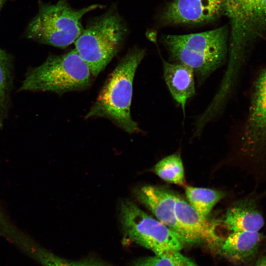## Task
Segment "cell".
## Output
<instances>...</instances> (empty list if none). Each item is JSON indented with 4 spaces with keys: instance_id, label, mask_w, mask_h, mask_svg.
<instances>
[{
    "instance_id": "1",
    "label": "cell",
    "mask_w": 266,
    "mask_h": 266,
    "mask_svg": "<svg viewBox=\"0 0 266 266\" xmlns=\"http://www.w3.org/2000/svg\"><path fill=\"white\" fill-rule=\"evenodd\" d=\"M229 39V28L224 25L199 33L163 34L160 41L170 61L191 68L200 84L225 63Z\"/></svg>"
},
{
    "instance_id": "2",
    "label": "cell",
    "mask_w": 266,
    "mask_h": 266,
    "mask_svg": "<svg viewBox=\"0 0 266 266\" xmlns=\"http://www.w3.org/2000/svg\"><path fill=\"white\" fill-rule=\"evenodd\" d=\"M145 55L139 47L128 52L108 77L86 119L106 118L129 133L140 131L131 116V106L135 73Z\"/></svg>"
},
{
    "instance_id": "3",
    "label": "cell",
    "mask_w": 266,
    "mask_h": 266,
    "mask_svg": "<svg viewBox=\"0 0 266 266\" xmlns=\"http://www.w3.org/2000/svg\"><path fill=\"white\" fill-rule=\"evenodd\" d=\"M128 33L125 20L112 5L88 21L74 42V49L96 76L119 51Z\"/></svg>"
},
{
    "instance_id": "4",
    "label": "cell",
    "mask_w": 266,
    "mask_h": 266,
    "mask_svg": "<svg viewBox=\"0 0 266 266\" xmlns=\"http://www.w3.org/2000/svg\"><path fill=\"white\" fill-rule=\"evenodd\" d=\"M230 22L229 64L224 77L234 80L248 50L266 35V0H224Z\"/></svg>"
},
{
    "instance_id": "5",
    "label": "cell",
    "mask_w": 266,
    "mask_h": 266,
    "mask_svg": "<svg viewBox=\"0 0 266 266\" xmlns=\"http://www.w3.org/2000/svg\"><path fill=\"white\" fill-rule=\"evenodd\" d=\"M90 69L75 49L50 55L41 65L26 73L20 92H51L61 94L83 90L92 80Z\"/></svg>"
},
{
    "instance_id": "6",
    "label": "cell",
    "mask_w": 266,
    "mask_h": 266,
    "mask_svg": "<svg viewBox=\"0 0 266 266\" xmlns=\"http://www.w3.org/2000/svg\"><path fill=\"white\" fill-rule=\"evenodd\" d=\"M102 7L94 4L76 9L71 6L68 0L40 4L38 13L28 27L26 36L41 43L66 48L74 43L82 33L81 20L84 15Z\"/></svg>"
},
{
    "instance_id": "7",
    "label": "cell",
    "mask_w": 266,
    "mask_h": 266,
    "mask_svg": "<svg viewBox=\"0 0 266 266\" xmlns=\"http://www.w3.org/2000/svg\"><path fill=\"white\" fill-rule=\"evenodd\" d=\"M124 237L156 255L180 252L184 243L171 229L128 200L120 204Z\"/></svg>"
},
{
    "instance_id": "8",
    "label": "cell",
    "mask_w": 266,
    "mask_h": 266,
    "mask_svg": "<svg viewBox=\"0 0 266 266\" xmlns=\"http://www.w3.org/2000/svg\"><path fill=\"white\" fill-rule=\"evenodd\" d=\"M225 15L224 0H173L159 16L161 26L197 25L210 22Z\"/></svg>"
},
{
    "instance_id": "9",
    "label": "cell",
    "mask_w": 266,
    "mask_h": 266,
    "mask_svg": "<svg viewBox=\"0 0 266 266\" xmlns=\"http://www.w3.org/2000/svg\"><path fill=\"white\" fill-rule=\"evenodd\" d=\"M251 152H266V69L256 83L243 136Z\"/></svg>"
},
{
    "instance_id": "10",
    "label": "cell",
    "mask_w": 266,
    "mask_h": 266,
    "mask_svg": "<svg viewBox=\"0 0 266 266\" xmlns=\"http://www.w3.org/2000/svg\"><path fill=\"white\" fill-rule=\"evenodd\" d=\"M175 212L186 244L203 242L210 247H219L223 240L217 233L215 225L201 216L189 202L178 195Z\"/></svg>"
},
{
    "instance_id": "11",
    "label": "cell",
    "mask_w": 266,
    "mask_h": 266,
    "mask_svg": "<svg viewBox=\"0 0 266 266\" xmlns=\"http://www.w3.org/2000/svg\"><path fill=\"white\" fill-rule=\"evenodd\" d=\"M138 200L153 213L156 219L171 229L185 244L183 232L177 220L175 204L177 196L172 191L157 186H144L136 190Z\"/></svg>"
},
{
    "instance_id": "12",
    "label": "cell",
    "mask_w": 266,
    "mask_h": 266,
    "mask_svg": "<svg viewBox=\"0 0 266 266\" xmlns=\"http://www.w3.org/2000/svg\"><path fill=\"white\" fill-rule=\"evenodd\" d=\"M224 222L232 232H258L265 225L257 201L252 197L234 203L226 212Z\"/></svg>"
},
{
    "instance_id": "13",
    "label": "cell",
    "mask_w": 266,
    "mask_h": 266,
    "mask_svg": "<svg viewBox=\"0 0 266 266\" xmlns=\"http://www.w3.org/2000/svg\"><path fill=\"white\" fill-rule=\"evenodd\" d=\"M164 76L173 99L180 104L183 114L187 100L195 94L194 73L188 66L163 60Z\"/></svg>"
},
{
    "instance_id": "14",
    "label": "cell",
    "mask_w": 266,
    "mask_h": 266,
    "mask_svg": "<svg viewBox=\"0 0 266 266\" xmlns=\"http://www.w3.org/2000/svg\"><path fill=\"white\" fill-rule=\"evenodd\" d=\"M263 236L258 232H232L219 248L221 254L232 262H243L257 251Z\"/></svg>"
},
{
    "instance_id": "15",
    "label": "cell",
    "mask_w": 266,
    "mask_h": 266,
    "mask_svg": "<svg viewBox=\"0 0 266 266\" xmlns=\"http://www.w3.org/2000/svg\"><path fill=\"white\" fill-rule=\"evenodd\" d=\"M11 56L0 48V128L7 119L14 79Z\"/></svg>"
},
{
    "instance_id": "16",
    "label": "cell",
    "mask_w": 266,
    "mask_h": 266,
    "mask_svg": "<svg viewBox=\"0 0 266 266\" xmlns=\"http://www.w3.org/2000/svg\"><path fill=\"white\" fill-rule=\"evenodd\" d=\"M185 193L189 204L205 218H207L213 207L225 196L220 191L192 186L186 187Z\"/></svg>"
},
{
    "instance_id": "17",
    "label": "cell",
    "mask_w": 266,
    "mask_h": 266,
    "mask_svg": "<svg viewBox=\"0 0 266 266\" xmlns=\"http://www.w3.org/2000/svg\"><path fill=\"white\" fill-rule=\"evenodd\" d=\"M154 169L155 173L166 182L179 185L184 183L183 165L178 154H172L162 159L155 165Z\"/></svg>"
},
{
    "instance_id": "18",
    "label": "cell",
    "mask_w": 266,
    "mask_h": 266,
    "mask_svg": "<svg viewBox=\"0 0 266 266\" xmlns=\"http://www.w3.org/2000/svg\"><path fill=\"white\" fill-rule=\"evenodd\" d=\"M188 258L180 252L144 257L133 261L132 266H187Z\"/></svg>"
},
{
    "instance_id": "19",
    "label": "cell",
    "mask_w": 266,
    "mask_h": 266,
    "mask_svg": "<svg viewBox=\"0 0 266 266\" xmlns=\"http://www.w3.org/2000/svg\"><path fill=\"white\" fill-rule=\"evenodd\" d=\"M39 260L45 266H102V262L95 260L73 261L58 257L43 250L38 251Z\"/></svg>"
},
{
    "instance_id": "20",
    "label": "cell",
    "mask_w": 266,
    "mask_h": 266,
    "mask_svg": "<svg viewBox=\"0 0 266 266\" xmlns=\"http://www.w3.org/2000/svg\"><path fill=\"white\" fill-rule=\"evenodd\" d=\"M256 266H266V256L261 258L257 262Z\"/></svg>"
},
{
    "instance_id": "21",
    "label": "cell",
    "mask_w": 266,
    "mask_h": 266,
    "mask_svg": "<svg viewBox=\"0 0 266 266\" xmlns=\"http://www.w3.org/2000/svg\"><path fill=\"white\" fill-rule=\"evenodd\" d=\"M187 266H198L196 264H195L190 259H188L187 262Z\"/></svg>"
},
{
    "instance_id": "22",
    "label": "cell",
    "mask_w": 266,
    "mask_h": 266,
    "mask_svg": "<svg viewBox=\"0 0 266 266\" xmlns=\"http://www.w3.org/2000/svg\"><path fill=\"white\" fill-rule=\"evenodd\" d=\"M5 0H0V9Z\"/></svg>"
}]
</instances>
